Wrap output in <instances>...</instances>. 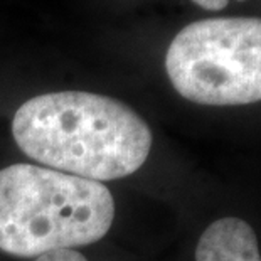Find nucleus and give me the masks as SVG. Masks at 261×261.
Returning <instances> with one entry per match:
<instances>
[{
	"label": "nucleus",
	"instance_id": "1",
	"mask_svg": "<svg viewBox=\"0 0 261 261\" xmlns=\"http://www.w3.org/2000/svg\"><path fill=\"white\" fill-rule=\"evenodd\" d=\"M15 143L27 157L88 180H115L145 164L152 132L125 103L86 91L34 96L12 120Z\"/></svg>",
	"mask_w": 261,
	"mask_h": 261
},
{
	"label": "nucleus",
	"instance_id": "6",
	"mask_svg": "<svg viewBox=\"0 0 261 261\" xmlns=\"http://www.w3.org/2000/svg\"><path fill=\"white\" fill-rule=\"evenodd\" d=\"M192 2L205 10H223L229 0H192ZM236 2H244V0H236Z\"/></svg>",
	"mask_w": 261,
	"mask_h": 261
},
{
	"label": "nucleus",
	"instance_id": "4",
	"mask_svg": "<svg viewBox=\"0 0 261 261\" xmlns=\"http://www.w3.org/2000/svg\"><path fill=\"white\" fill-rule=\"evenodd\" d=\"M196 261H261L253 227L238 218H223L201 234Z\"/></svg>",
	"mask_w": 261,
	"mask_h": 261
},
{
	"label": "nucleus",
	"instance_id": "5",
	"mask_svg": "<svg viewBox=\"0 0 261 261\" xmlns=\"http://www.w3.org/2000/svg\"><path fill=\"white\" fill-rule=\"evenodd\" d=\"M36 261H88L80 251L74 249H54L37 256Z\"/></svg>",
	"mask_w": 261,
	"mask_h": 261
},
{
	"label": "nucleus",
	"instance_id": "3",
	"mask_svg": "<svg viewBox=\"0 0 261 261\" xmlns=\"http://www.w3.org/2000/svg\"><path fill=\"white\" fill-rule=\"evenodd\" d=\"M175 91L192 103L236 107L261 101V19H204L184 27L165 56Z\"/></svg>",
	"mask_w": 261,
	"mask_h": 261
},
{
	"label": "nucleus",
	"instance_id": "2",
	"mask_svg": "<svg viewBox=\"0 0 261 261\" xmlns=\"http://www.w3.org/2000/svg\"><path fill=\"white\" fill-rule=\"evenodd\" d=\"M115 219V201L96 180L31 164L0 170V251L37 258L99 241Z\"/></svg>",
	"mask_w": 261,
	"mask_h": 261
}]
</instances>
